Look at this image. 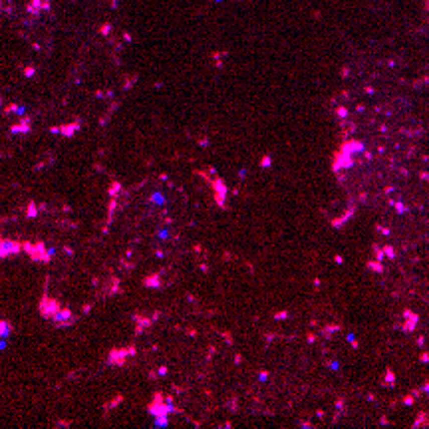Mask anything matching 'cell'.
<instances>
[{"label": "cell", "mask_w": 429, "mask_h": 429, "mask_svg": "<svg viewBox=\"0 0 429 429\" xmlns=\"http://www.w3.org/2000/svg\"><path fill=\"white\" fill-rule=\"evenodd\" d=\"M18 251H20V245H18V243L0 241V257H10V255H16Z\"/></svg>", "instance_id": "1"}, {"label": "cell", "mask_w": 429, "mask_h": 429, "mask_svg": "<svg viewBox=\"0 0 429 429\" xmlns=\"http://www.w3.org/2000/svg\"><path fill=\"white\" fill-rule=\"evenodd\" d=\"M12 332V326L8 322H0V338H8Z\"/></svg>", "instance_id": "2"}, {"label": "cell", "mask_w": 429, "mask_h": 429, "mask_svg": "<svg viewBox=\"0 0 429 429\" xmlns=\"http://www.w3.org/2000/svg\"><path fill=\"white\" fill-rule=\"evenodd\" d=\"M6 346H8V344H6V338H0V350H6Z\"/></svg>", "instance_id": "3"}, {"label": "cell", "mask_w": 429, "mask_h": 429, "mask_svg": "<svg viewBox=\"0 0 429 429\" xmlns=\"http://www.w3.org/2000/svg\"><path fill=\"white\" fill-rule=\"evenodd\" d=\"M151 199H155V203H159V205H161V203H163V197H161L159 193H157V195H153Z\"/></svg>", "instance_id": "4"}]
</instances>
